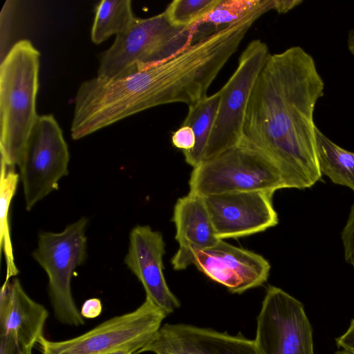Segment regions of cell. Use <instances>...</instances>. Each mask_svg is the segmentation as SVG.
<instances>
[{"mask_svg":"<svg viewBox=\"0 0 354 354\" xmlns=\"http://www.w3.org/2000/svg\"><path fill=\"white\" fill-rule=\"evenodd\" d=\"M324 83L313 57L300 46L271 54L252 90L241 143L263 153L286 188L321 180L314 111Z\"/></svg>","mask_w":354,"mask_h":354,"instance_id":"1","label":"cell"},{"mask_svg":"<svg viewBox=\"0 0 354 354\" xmlns=\"http://www.w3.org/2000/svg\"><path fill=\"white\" fill-rule=\"evenodd\" d=\"M39 50L27 39L15 43L0 64V152L8 166L17 165L39 118Z\"/></svg>","mask_w":354,"mask_h":354,"instance_id":"2","label":"cell"},{"mask_svg":"<svg viewBox=\"0 0 354 354\" xmlns=\"http://www.w3.org/2000/svg\"><path fill=\"white\" fill-rule=\"evenodd\" d=\"M216 29L196 24L185 27L172 25L163 12L138 19L115 36L112 46L100 59L97 76L105 80L122 78L160 62Z\"/></svg>","mask_w":354,"mask_h":354,"instance_id":"3","label":"cell"},{"mask_svg":"<svg viewBox=\"0 0 354 354\" xmlns=\"http://www.w3.org/2000/svg\"><path fill=\"white\" fill-rule=\"evenodd\" d=\"M190 194L201 197L223 193L286 188L274 165L261 151L243 143L193 168Z\"/></svg>","mask_w":354,"mask_h":354,"instance_id":"4","label":"cell"},{"mask_svg":"<svg viewBox=\"0 0 354 354\" xmlns=\"http://www.w3.org/2000/svg\"><path fill=\"white\" fill-rule=\"evenodd\" d=\"M82 217L61 232H41L33 259L46 272L48 294L56 319L71 326L84 324L71 291V279L77 267L86 258V227Z\"/></svg>","mask_w":354,"mask_h":354,"instance_id":"5","label":"cell"},{"mask_svg":"<svg viewBox=\"0 0 354 354\" xmlns=\"http://www.w3.org/2000/svg\"><path fill=\"white\" fill-rule=\"evenodd\" d=\"M270 55L268 45L259 39L242 52L235 71L219 90L218 111L203 161L241 143L252 90Z\"/></svg>","mask_w":354,"mask_h":354,"instance_id":"6","label":"cell"},{"mask_svg":"<svg viewBox=\"0 0 354 354\" xmlns=\"http://www.w3.org/2000/svg\"><path fill=\"white\" fill-rule=\"evenodd\" d=\"M167 316L145 299L133 311L106 320L80 335L62 341H51L42 335L37 344L42 354H105L131 346L143 348Z\"/></svg>","mask_w":354,"mask_h":354,"instance_id":"7","label":"cell"},{"mask_svg":"<svg viewBox=\"0 0 354 354\" xmlns=\"http://www.w3.org/2000/svg\"><path fill=\"white\" fill-rule=\"evenodd\" d=\"M70 156L62 130L52 114L39 115L17 164L26 209L57 189L68 173Z\"/></svg>","mask_w":354,"mask_h":354,"instance_id":"8","label":"cell"},{"mask_svg":"<svg viewBox=\"0 0 354 354\" xmlns=\"http://www.w3.org/2000/svg\"><path fill=\"white\" fill-rule=\"evenodd\" d=\"M254 341L259 354H314L313 328L304 304L281 288L269 286Z\"/></svg>","mask_w":354,"mask_h":354,"instance_id":"9","label":"cell"},{"mask_svg":"<svg viewBox=\"0 0 354 354\" xmlns=\"http://www.w3.org/2000/svg\"><path fill=\"white\" fill-rule=\"evenodd\" d=\"M273 194L252 191L203 197L216 237L221 240L244 237L277 225L279 218Z\"/></svg>","mask_w":354,"mask_h":354,"instance_id":"10","label":"cell"},{"mask_svg":"<svg viewBox=\"0 0 354 354\" xmlns=\"http://www.w3.org/2000/svg\"><path fill=\"white\" fill-rule=\"evenodd\" d=\"M194 265L229 292L236 294L263 285L270 270V263L263 256L223 240L195 252Z\"/></svg>","mask_w":354,"mask_h":354,"instance_id":"11","label":"cell"},{"mask_svg":"<svg viewBox=\"0 0 354 354\" xmlns=\"http://www.w3.org/2000/svg\"><path fill=\"white\" fill-rule=\"evenodd\" d=\"M165 243L162 234L149 225H136L129 234L124 263L142 283L146 299L167 315L180 303L169 289L163 273Z\"/></svg>","mask_w":354,"mask_h":354,"instance_id":"12","label":"cell"},{"mask_svg":"<svg viewBox=\"0 0 354 354\" xmlns=\"http://www.w3.org/2000/svg\"><path fill=\"white\" fill-rule=\"evenodd\" d=\"M9 280L0 293V346L32 352L43 335L48 313L28 295L18 279Z\"/></svg>","mask_w":354,"mask_h":354,"instance_id":"13","label":"cell"},{"mask_svg":"<svg viewBox=\"0 0 354 354\" xmlns=\"http://www.w3.org/2000/svg\"><path fill=\"white\" fill-rule=\"evenodd\" d=\"M172 221L176 226L175 239L178 249L171 263L176 270L194 264L197 250L215 245L221 239L216 236L203 197L189 193L176 201Z\"/></svg>","mask_w":354,"mask_h":354,"instance_id":"14","label":"cell"},{"mask_svg":"<svg viewBox=\"0 0 354 354\" xmlns=\"http://www.w3.org/2000/svg\"><path fill=\"white\" fill-rule=\"evenodd\" d=\"M184 346L194 354H259L254 341L192 325L169 324Z\"/></svg>","mask_w":354,"mask_h":354,"instance_id":"15","label":"cell"},{"mask_svg":"<svg viewBox=\"0 0 354 354\" xmlns=\"http://www.w3.org/2000/svg\"><path fill=\"white\" fill-rule=\"evenodd\" d=\"M220 97L218 91L188 106V113L182 125L192 128L196 142L192 149L183 151V154L186 162L193 168L203 160L204 153L216 119Z\"/></svg>","mask_w":354,"mask_h":354,"instance_id":"16","label":"cell"},{"mask_svg":"<svg viewBox=\"0 0 354 354\" xmlns=\"http://www.w3.org/2000/svg\"><path fill=\"white\" fill-rule=\"evenodd\" d=\"M317 158L322 175L354 192V153L334 143L316 129Z\"/></svg>","mask_w":354,"mask_h":354,"instance_id":"17","label":"cell"},{"mask_svg":"<svg viewBox=\"0 0 354 354\" xmlns=\"http://www.w3.org/2000/svg\"><path fill=\"white\" fill-rule=\"evenodd\" d=\"M137 17L133 15L130 0H102L95 8L91 39L96 44L110 36L121 34L128 29Z\"/></svg>","mask_w":354,"mask_h":354,"instance_id":"18","label":"cell"},{"mask_svg":"<svg viewBox=\"0 0 354 354\" xmlns=\"http://www.w3.org/2000/svg\"><path fill=\"white\" fill-rule=\"evenodd\" d=\"M19 178V174L15 172L14 167L8 166L3 161L1 160L0 248L1 250L4 252L6 261L7 279H10V278L18 274V270L15 263L10 238L9 211Z\"/></svg>","mask_w":354,"mask_h":354,"instance_id":"19","label":"cell"},{"mask_svg":"<svg viewBox=\"0 0 354 354\" xmlns=\"http://www.w3.org/2000/svg\"><path fill=\"white\" fill-rule=\"evenodd\" d=\"M270 2V0H221L198 24L218 29V26L236 22Z\"/></svg>","mask_w":354,"mask_h":354,"instance_id":"20","label":"cell"},{"mask_svg":"<svg viewBox=\"0 0 354 354\" xmlns=\"http://www.w3.org/2000/svg\"><path fill=\"white\" fill-rule=\"evenodd\" d=\"M221 0H174L164 11L169 22L178 27L198 24Z\"/></svg>","mask_w":354,"mask_h":354,"instance_id":"21","label":"cell"},{"mask_svg":"<svg viewBox=\"0 0 354 354\" xmlns=\"http://www.w3.org/2000/svg\"><path fill=\"white\" fill-rule=\"evenodd\" d=\"M152 352L155 354H194L181 343L168 324L160 327L153 339L142 349L140 353Z\"/></svg>","mask_w":354,"mask_h":354,"instance_id":"22","label":"cell"},{"mask_svg":"<svg viewBox=\"0 0 354 354\" xmlns=\"http://www.w3.org/2000/svg\"><path fill=\"white\" fill-rule=\"evenodd\" d=\"M341 239L344 259L354 268V203L351 207L348 219L342 230Z\"/></svg>","mask_w":354,"mask_h":354,"instance_id":"23","label":"cell"},{"mask_svg":"<svg viewBox=\"0 0 354 354\" xmlns=\"http://www.w3.org/2000/svg\"><path fill=\"white\" fill-rule=\"evenodd\" d=\"M173 145L183 151L192 149L195 145L196 139L193 130L188 126H183L176 131L172 136Z\"/></svg>","mask_w":354,"mask_h":354,"instance_id":"24","label":"cell"},{"mask_svg":"<svg viewBox=\"0 0 354 354\" xmlns=\"http://www.w3.org/2000/svg\"><path fill=\"white\" fill-rule=\"evenodd\" d=\"M102 310V302L97 298L86 300L82 306L80 313L84 318L93 319L98 317Z\"/></svg>","mask_w":354,"mask_h":354,"instance_id":"25","label":"cell"},{"mask_svg":"<svg viewBox=\"0 0 354 354\" xmlns=\"http://www.w3.org/2000/svg\"><path fill=\"white\" fill-rule=\"evenodd\" d=\"M335 342L339 348L354 353V318L351 319L346 331L335 339Z\"/></svg>","mask_w":354,"mask_h":354,"instance_id":"26","label":"cell"},{"mask_svg":"<svg viewBox=\"0 0 354 354\" xmlns=\"http://www.w3.org/2000/svg\"><path fill=\"white\" fill-rule=\"evenodd\" d=\"M303 2L302 0H274V11L286 13Z\"/></svg>","mask_w":354,"mask_h":354,"instance_id":"27","label":"cell"},{"mask_svg":"<svg viewBox=\"0 0 354 354\" xmlns=\"http://www.w3.org/2000/svg\"><path fill=\"white\" fill-rule=\"evenodd\" d=\"M142 349V347L140 346H131L113 351L105 354H140Z\"/></svg>","mask_w":354,"mask_h":354,"instance_id":"28","label":"cell"},{"mask_svg":"<svg viewBox=\"0 0 354 354\" xmlns=\"http://www.w3.org/2000/svg\"><path fill=\"white\" fill-rule=\"evenodd\" d=\"M348 48L349 51L354 55V28L350 30L348 36Z\"/></svg>","mask_w":354,"mask_h":354,"instance_id":"29","label":"cell"},{"mask_svg":"<svg viewBox=\"0 0 354 354\" xmlns=\"http://www.w3.org/2000/svg\"><path fill=\"white\" fill-rule=\"evenodd\" d=\"M335 354H354V353H353L348 350L342 348V350H339V351H336Z\"/></svg>","mask_w":354,"mask_h":354,"instance_id":"30","label":"cell"}]
</instances>
